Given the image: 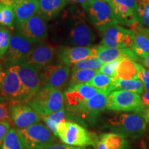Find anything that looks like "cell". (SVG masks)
Listing matches in <instances>:
<instances>
[{
    "mask_svg": "<svg viewBox=\"0 0 149 149\" xmlns=\"http://www.w3.org/2000/svg\"><path fill=\"white\" fill-rule=\"evenodd\" d=\"M81 6L92 24L102 32L109 27L119 24L109 2L104 0H91Z\"/></svg>",
    "mask_w": 149,
    "mask_h": 149,
    "instance_id": "277c9868",
    "label": "cell"
},
{
    "mask_svg": "<svg viewBox=\"0 0 149 149\" xmlns=\"http://www.w3.org/2000/svg\"><path fill=\"white\" fill-rule=\"evenodd\" d=\"M37 149H84L82 147L72 146L70 145H67L65 144H59V143L54 142L50 143L46 145H44L40 148Z\"/></svg>",
    "mask_w": 149,
    "mask_h": 149,
    "instance_id": "8d00e7d4",
    "label": "cell"
},
{
    "mask_svg": "<svg viewBox=\"0 0 149 149\" xmlns=\"http://www.w3.org/2000/svg\"><path fill=\"white\" fill-rule=\"evenodd\" d=\"M56 55L61 63L68 66H71L82 59L97 57V48L91 46H61L57 48Z\"/></svg>",
    "mask_w": 149,
    "mask_h": 149,
    "instance_id": "e0dca14e",
    "label": "cell"
},
{
    "mask_svg": "<svg viewBox=\"0 0 149 149\" xmlns=\"http://www.w3.org/2000/svg\"><path fill=\"white\" fill-rule=\"evenodd\" d=\"M122 59H115V60L111 61L109 62L104 63L101 68L99 69V72L106 74L109 77H114L115 74H116L117 68H118L119 65H120Z\"/></svg>",
    "mask_w": 149,
    "mask_h": 149,
    "instance_id": "e575fe53",
    "label": "cell"
},
{
    "mask_svg": "<svg viewBox=\"0 0 149 149\" xmlns=\"http://www.w3.org/2000/svg\"><path fill=\"white\" fill-rule=\"evenodd\" d=\"M6 100V99L4 97H2L1 95H0V103H1V102H4Z\"/></svg>",
    "mask_w": 149,
    "mask_h": 149,
    "instance_id": "f6af8a7d",
    "label": "cell"
},
{
    "mask_svg": "<svg viewBox=\"0 0 149 149\" xmlns=\"http://www.w3.org/2000/svg\"><path fill=\"white\" fill-rule=\"evenodd\" d=\"M140 60L141 61V64L144 65V67L149 69V54L146 57H144V59H141Z\"/></svg>",
    "mask_w": 149,
    "mask_h": 149,
    "instance_id": "7bdbcfd3",
    "label": "cell"
},
{
    "mask_svg": "<svg viewBox=\"0 0 149 149\" xmlns=\"http://www.w3.org/2000/svg\"><path fill=\"white\" fill-rule=\"evenodd\" d=\"M26 104L40 116L48 115L64 107V93L51 87L41 86Z\"/></svg>",
    "mask_w": 149,
    "mask_h": 149,
    "instance_id": "6da1fadb",
    "label": "cell"
},
{
    "mask_svg": "<svg viewBox=\"0 0 149 149\" xmlns=\"http://www.w3.org/2000/svg\"><path fill=\"white\" fill-rule=\"evenodd\" d=\"M148 108H149V106H148Z\"/></svg>",
    "mask_w": 149,
    "mask_h": 149,
    "instance_id": "c3c4849f",
    "label": "cell"
},
{
    "mask_svg": "<svg viewBox=\"0 0 149 149\" xmlns=\"http://www.w3.org/2000/svg\"><path fill=\"white\" fill-rule=\"evenodd\" d=\"M1 95L13 102H23V89L17 72V64L5 69V75L1 88Z\"/></svg>",
    "mask_w": 149,
    "mask_h": 149,
    "instance_id": "7c38bea8",
    "label": "cell"
},
{
    "mask_svg": "<svg viewBox=\"0 0 149 149\" xmlns=\"http://www.w3.org/2000/svg\"><path fill=\"white\" fill-rule=\"evenodd\" d=\"M42 86H48L61 91L69 83L70 68L63 63L48 65L40 70Z\"/></svg>",
    "mask_w": 149,
    "mask_h": 149,
    "instance_id": "ba28073f",
    "label": "cell"
},
{
    "mask_svg": "<svg viewBox=\"0 0 149 149\" xmlns=\"http://www.w3.org/2000/svg\"><path fill=\"white\" fill-rule=\"evenodd\" d=\"M144 29H145V31H146V33L149 35V29H148V28H144Z\"/></svg>",
    "mask_w": 149,
    "mask_h": 149,
    "instance_id": "bcb514c9",
    "label": "cell"
},
{
    "mask_svg": "<svg viewBox=\"0 0 149 149\" xmlns=\"http://www.w3.org/2000/svg\"><path fill=\"white\" fill-rule=\"evenodd\" d=\"M88 84L69 86L64 92L65 104L68 113H74L86 101L100 92Z\"/></svg>",
    "mask_w": 149,
    "mask_h": 149,
    "instance_id": "9c48e42d",
    "label": "cell"
},
{
    "mask_svg": "<svg viewBox=\"0 0 149 149\" xmlns=\"http://www.w3.org/2000/svg\"><path fill=\"white\" fill-rule=\"evenodd\" d=\"M19 32L33 43L42 42L48 37L46 20L37 13L17 26Z\"/></svg>",
    "mask_w": 149,
    "mask_h": 149,
    "instance_id": "5bb4252c",
    "label": "cell"
},
{
    "mask_svg": "<svg viewBox=\"0 0 149 149\" xmlns=\"http://www.w3.org/2000/svg\"><path fill=\"white\" fill-rule=\"evenodd\" d=\"M13 6L15 15L16 26L38 13V0H15Z\"/></svg>",
    "mask_w": 149,
    "mask_h": 149,
    "instance_id": "44dd1931",
    "label": "cell"
},
{
    "mask_svg": "<svg viewBox=\"0 0 149 149\" xmlns=\"http://www.w3.org/2000/svg\"><path fill=\"white\" fill-rule=\"evenodd\" d=\"M15 22V15L13 6L0 3V25L13 28Z\"/></svg>",
    "mask_w": 149,
    "mask_h": 149,
    "instance_id": "f546056e",
    "label": "cell"
},
{
    "mask_svg": "<svg viewBox=\"0 0 149 149\" xmlns=\"http://www.w3.org/2000/svg\"><path fill=\"white\" fill-rule=\"evenodd\" d=\"M138 7L139 23L149 29V0H136Z\"/></svg>",
    "mask_w": 149,
    "mask_h": 149,
    "instance_id": "d6a6232c",
    "label": "cell"
},
{
    "mask_svg": "<svg viewBox=\"0 0 149 149\" xmlns=\"http://www.w3.org/2000/svg\"><path fill=\"white\" fill-rule=\"evenodd\" d=\"M138 63L130 59H123L121 61L114 78L122 79H138Z\"/></svg>",
    "mask_w": 149,
    "mask_h": 149,
    "instance_id": "d4e9b609",
    "label": "cell"
},
{
    "mask_svg": "<svg viewBox=\"0 0 149 149\" xmlns=\"http://www.w3.org/2000/svg\"><path fill=\"white\" fill-rule=\"evenodd\" d=\"M146 124L144 117L139 111L115 115L109 120L107 126L112 131L124 137L137 138L144 133Z\"/></svg>",
    "mask_w": 149,
    "mask_h": 149,
    "instance_id": "7a4b0ae2",
    "label": "cell"
},
{
    "mask_svg": "<svg viewBox=\"0 0 149 149\" xmlns=\"http://www.w3.org/2000/svg\"><path fill=\"white\" fill-rule=\"evenodd\" d=\"M99 72L97 69H79L72 71L69 86L87 84Z\"/></svg>",
    "mask_w": 149,
    "mask_h": 149,
    "instance_id": "83f0119b",
    "label": "cell"
},
{
    "mask_svg": "<svg viewBox=\"0 0 149 149\" xmlns=\"http://www.w3.org/2000/svg\"><path fill=\"white\" fill-rule=\"evenodd\" d=\"M23 143L17 130L10 128L3 141L1 149H24Z\"/></svg>",
    "mask_w": 149,
    "mask_h": 149,
    "instance_id": "4dcf8cb0",
    "label": "cell"
},
{
    "mask_svg": "<svg viewBox=\"0 0 149 149\" xmlns=\"http://www.w3.org/2000/svg\"><path fill=\"white\" fill-rule=\"evenodd\" d=\"M103 64L104 63L97 57H91L77 61L70 67H71L72 71L79 69L99 70Z\"/></svg>",
    "mask_w": 149,
    "mask_h": 149,
    "instance_id": "1f68e13d",
    "label": "cell"
},
{
    "mask_svg": "<svg viewBox=\"0 0 149 149\" xmlns=\"http://www.w3.org/2000/svg\"><path fill=\"white\" fill-rule=\"evenodd\" d=\"M104 1H107V2H109V3H110V2H111V0H104Z\"/></svg>",
    "mask_w": 149,
    "mask_h": 149,
    "instance_id": "7dc6e473",
    "label": "cell"
},
{
    "mask_svg": "<svg viewBox=\"0 0 149 149\" xmlns=\"http://www.w3.org/2000/svg\"><path fill=\"white\" fill-rule=\"evenodd\" d=\"M68 116H69V114L64 107L55 113L48 115L41 116V117L45 123L46 126L51 130L52 133L55 136L59 125L61 123L66 121Z\"/></svg>",
    "mask_w": 149,
    "mask_h": 149,
    "instance_id": "484cf974",
    "label": "cell"
},
{
    "mask_svg": "<svg viewBox=\"0 0 149 149\" xmlns=\"http://www.w3.org/2000/svg\"><path fill=\"white\" fill-rule=\"evenodd\" d=\"M109 3L119 24L130 27L139 24L136 0H111Z\"/></svg>",
    "mask_w": 149,
    "mask_h": 149,
    "instance_id": "4fadbf2b",
    "label": "cell"
},
{
    "mask_svg": "<svg viewBox=\"0 0 149 149\" xmlns=\"http://www.w3.org/2000/svg\"><path fill=\"white\" fill-rule=\"evenodd\" d=\"M55 54L56 50L53 46L48 44L41 43L33 46L23 62L27 63L41 70L50 65L53 61Z\"/></svg>",
    "mask_w": 149,
    "mask_h": 149,
    "instance_id": "ac0fdd59",
    "label": "cell"
},
{
    "mask_svg": "<svg viewBox=\"0 0 149 149\" xmlns=\"http://www.w3.org/2000/svg\"><path fill=\"white\" fill-rule=\"evenodd\" d=\"M101 44L107 47L132 49L134 44V33L132 30L116 24L102 32Z\"/></svg>",
    "mask_w": 149,
    "mask_h": 149,
    "instance_id": "8fae6325",
    "label": "cell"
},
{
    "mask_svg": "<svg viewBox=\"0 0 149 149\" xmlns=\"http://www.w3.org/2000/svg\"><path fill=\"white\" fill-rule=\"evenodd\" d=\"M33 43L26 38L19 32L11 36L6 59L11 66L21 64L33 47Z\"/></svg>",
    "mask_w": 149,
    "mask_h": 149,
    "instance_id": "9a60e30c",
    "label": "cell"
},
{
    "mask_svg": "<svg viewBox=\"0 0 149 149\" xmlns=\"http://www.w3.org/2000/svg\"><path fill=\"white\" fill-rule=\"evenodd\" d=\"M141 102L144 108H147L149 106V91H144L141 95Z\"/></svg>",
    "mask_w": 149,
    "mask_h": 149,
    "instance_id": "ab89813d",
    "label": "cell"
},
{
    "mask_svg": "<svg viewBox=\"0 0 149 149\" xmlns=\"http://www.w3.org/2000/svg\"><path fill=\"white\" fill-rule=\"evenodd\" d=\"M87 84L104 92L110 93L114 91L113 77L100 73V72L96 74L95 77Z\"/></svg>",
    "mask_w": 149,
    "mask_h": 149,
    "instance_id": "f1b7e54d",
    "label": "cell"
},
{
    "mask_svg": "<svg viewBox=\"0 0 149 149\" xmlns=\"http://www.w3.org/2000/svg\"><path fill=\"white\" fill-rule=\"evenodd\" d=\"M4 75H5V70L3 69L2 65H1V62H0V91H1V85H2Z\"/></svg>",
    "mask_w": 149,
    "mask_h": 149,
    "instance_id": "b9f144b4",
    "label": "cell"
},
{
    "mask_svg": "<svg viewBox=\"0 0 149 149\" xmlns=\"http://www.w3.org/2000/svg\"><path fill=\"white\" fill-rule=\"evenodd\" d=\"M17 72L23 89V102H26L40 88V70L27 63L17 64Z\"/></svg>",
    "mask_w": 149,
    "mask_h": 149,
    "instance_id": "30bf717a",
    "label": "cell"
},
{
    "mask_svg": "<svg viewBox=\"0 0 149 149\" xmlns=\"http://www.w3.org/2000/svg\"><path fill=\"white\" fill-rule=\"evenodd\" d=\"M138 25L131 27L134 33V44L132 50L141 59H144L149 54V35L145 31L144 28Z\"/></svg>",
    "mask_w": 149,
    "mask_h": 149,
    "instance_id": "7402d4cb",
    "label": "cell"
},
{
    "mask_svg": "<svg viewBox=\"0 0 149 149\" xmlns=\"http://www.w3.org/2000/svg\"><path fill=\"white\" fill-rule=\"evenodd\" d=\"M10 129V124L9 120H3L0 122V149L2 146L4 138Z\"/></svg>",
    "mask_w": 149,
    "mask_h": 149,
    "instance_id": "74e56055",
    "label": "cell"
},
{
    "mask_svg": "<svg viewBox=\"0 0 149 149\" xmlns=\"http://www.w3.org/2000/svg\"><path fill=\"white\" fill-rule=\"evenodd\" d=\"M11 32L8 27L0 26V59L4 57L9 47Z\"/></svg>",
    "mask_w": 149,
    "mask_h": 149,
    "instance_id": "836d02e7",
    "label": "cell"
},
{
    "mask_svg": "<svg viewBox=\"0 0 149 149\" xmlns=\"http://www.w3.org/2000/svg\"><path fill=\"white\" fill-rule=\"evenodd\" d=\"M9 111L10 108L8 107V104L4 102L0 103V122L9 120Z\"/></svg>",
    "mask_w": 149,
    "mask_h": 149,
    "instance_id": "f35d334b",
    "label": "cell"
},
{
    "mask_svg": "<svg viewBox=\"0 0 149 149\" xmlns=\"http://www.w3.org/2000/svg\"><path fill=\"white\" fill-rule=\"evenodd\" d=\"M17 130L26 149H37L55 141V136L51 130L39 123Z\"/></svg>",
    "mask_w": 149,
    "mask_h": 149,
    "instance_id": "52a82bcc",
    "label": "cell"
},
{
    "mask_svg": "<svg viewBox=\"0 0 149 149\" xmlns=\"http://www.w3.org/2000/svg\"><path fill=\"white\" fill-rule=\"evenodd\" d=\"M10 115L17 129H24L39 123L41 116L29 104L13 102L10 107Z\"/></svg>",
    "mask_w": 149,
    "mask_h": 149,
    "instance_id": "2e32d148",
    "label": "cell"
},
{
    "mask_svg": "<svg viewBox=\"0 0 149 149\" xmlns=\"http://www.w3.org/2000/svg\"><path fill=\"white\" fill-rule=\"evenodd\" d=\"M96 48L97 57L104 64L119 59H130L134 61L139 60V57L130 48H112L103 45L96 46Z\"/></svg>",
    "mask_w": 149,
    "mask_h": 149,
    "instance_id": "ffe728a7",
    "label": "cell"
},
{
    "mask_svg": "<svg viewBox=\"0 0 149 149\" xmlns=\"http://www.w3.org/2000/svg\"><path fill=\"white\" fill-rule=\"evenodd\" d=\"M107 109L114 111L139 112L144 109L139 93L128 91H113L108 96Z\"/></svg>",
    "mask_w": 149,
    "mask_h": 149,
    "instance_id": "8992f818",
    "label": "cell"
},
{
    "mask_svg": "<svg viewBox=\"0 0 149 149\" xmlns=\"http://www.w3.org/2000/svg\"><path fill=\"white\" fill-rule=\"evenodd\" d=\"M55 137L65 144L84 148L95 146L98 137L77 123L66 120L59 125Z\"/></svg>",
    "mask_w": 149,
    "mask_h": 149,
    "instance_id": "3957f363",
    "label": "cell"
},
{
    "mask_svg": "<svg viewBox=\"0 0 149 149\" xmlns=\"http://www.w3.org/2000/svg\"><path fill=\"white\" fill-rule=\"evenodd\" d=\"M137 78L140 80L144 86V91H149V69L139 64Z\"/></svg>",
    "mask_w": 149,
    "mask_h": 149,
    "instance_id": "d590c367",
    "label": "cell"
},
{
    "mask_svg": "<svg viewBox=\"0 0 149 149\" xmlns=\"http://www.w3.org/2000/svg\"><path fill=\"white\" fill-rule=\"evenodd\" d=\"M95 41V35L92 28L81 17H72L67 27L65 42L74 46H88Z\"/></svg>",
    "mask_w": 149,
    "mask_h": 149,
    "instance_id": "5b68a950",
    "label": "cell"
},
{
    "mask_svg": "<svg viewBox=\"0 0 149 149\" xmlns=\"http://www.w3.org/2000/svg\"><path fill=\"white\" fill-rule=\"evenodd\" d=\"M69 1V0H38V14L46 21H49L58 15Z\"/></svg>",
    "mask_w": 149,
    "mask_h": 149,
    "instance_id": "603a6c76",
    "label": "cell"
},
{
    "mask_svg": "<svg viewBox=\"0 0 149 149\" xmlns=\"http://www.w3.org/2000/svg\"><path fill=\"white\" fill-rule=\"evenodd\" d=\"M126 140L124 136L116 133L102 134L98 137L95 148V149H124Z\"/></svg>",
    "mask_w": 149,
    "mask_h": 149,
    "instance_id": "cb8c5ba5",
    "label": "cell"
},
{
    "mask_svg": "<svg viewBox=\"0 0 149 149\" xmlns=\"http://www.w3.org/2000/svg\"><path fill=\"white\" fill-rule=\"evenodd\" d=\"M141 113L142 114L143 117H144L147 124H149V108H144V109L141 111Z\"/></svg>",
    "mask_w": 149,
    "mask_h": 149,
    "instance_id": "60d3db41",
    "label": "cell"
},
{
    "mask_svg": "<svg viewBox=\"0 0 149 149\" xmlns=\"http://www.w3.org/2000/svg\"><path fill=\"white\" fill-rule=\"evenodd\" d=\"M109 95V93L104 91L97 93L86 101L77 111L72 113V115L82 118H93L97 116L99 113L107 109Z\"/></svg>",
    "mask_w": 149,
    "mask_h": 149,
    "instance_id": "d6986e66",
    "label": "cell"
},
{
    "mask_svg": "<svg viewBox=\"0 0 149 149\" xmlns=\"http://www.w3.org/2000/svg\"><path fill=\"white\" fill-rule=\"evenodd\" d=\"M113 84L114 90L128 91L139 94H142L144 91L142 83L139 79H122L113 77Z\"/></svg>",
    "mask_w": 149,
    "mask_h": 149,
    "instance_id": "4316f807",
    "label": "cell"
},
{
    "mask_svg": "<svg viewBox=\"0 0 149 149\" xmlns=\"http://www.w3.org/2000/svg\"><path fill=\"white\" fill-rule=\"evenodd\" d=\"M70 1H72L74 3H81V6L85 4V3L89 2L91 0H69Z\"/></svg>",
    "mask_w": 149,
    "mask_h": 149,
    "instance_id": "ee69618b",
    "label": "cell"
}]
</instances>
